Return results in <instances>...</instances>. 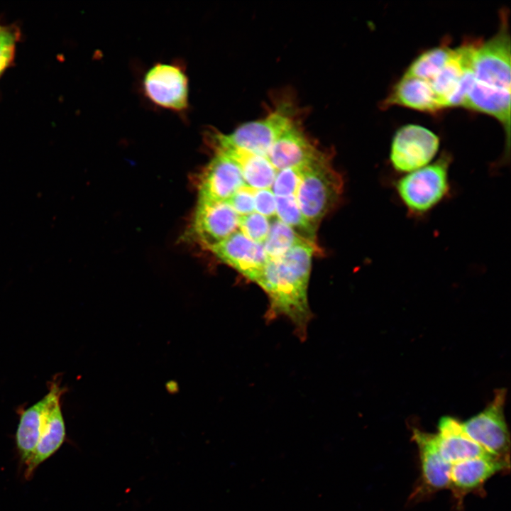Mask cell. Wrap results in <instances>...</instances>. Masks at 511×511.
Masks as SVG:
<instances>
[{"label": "cell", "instance_id": "obj_25", "mask_svg": "<svg viewBox=\"0 0 511 511\" xmlns=\"http://www.w3.org/2000/svg\"><path fill=\"white\" fill-rule=\"evenodd\" d=\"M256 189L247 185L241 187L226 202L239 216L255 211L254 194Z\"/></svg>", "mask_w": 511, "mask_h": 511}, {"label": "cell", "instance_id": "obj_13", "mask_svg": "<svg viewBox=\"0 0 511 511\" xmlns=\"http://www.w3.org/2000/svg\"><path fill=\"white\" fill-rule=\"evenodd\" d=\"M412 438L419 456L421 490L431 493L449 488L451 464L441 455L434 434L414 428Z\"/></svg>", "mask_w": 511, "mask_h": 511}, {"label": "cell", "instance_id": "obj_27", "mask_svg": "<svg viewBox=\"0 0 511 511\" xmlns=\"http://www.w3.org/2000/svg\"><path fill=\"white\" fill-rule=\"evenodd\" d=\"M3 27H4V25L0 24V31H1V30L3 28Z\"/></svg>", "mask_w": 511, "mask_h": 511}, {"label": "cell", "instance_id": "obj_19", "mask_svg": "<svg viewBox=\"0 0 511 511\" xmlns=\"http://www.w3.org/2000/svg\"><path fill=\"white\" fill-rule=\"evenodd\" d=\"M453 51L443 44L427 50L411 62L404 75L430 82L446 65Z\"/></svg>", "mask_w": 511, "mask_h": 511}, {"label": "cell", "instance_id": "obj_20", "mask_svg": "<svg viewBox=\"0 0 511 511\" xmlns=\"http://www.w3.org/2000/svg\"><path fill=\"white\" fill-rule=\"evenodd\" d=\"M304 241L309 240L300 236L290 226L277 218L270 222L269 231L263 246L268 258L274 259L282 256Z\"/></svg>", "mask_w": 511, "mask_h": 511}, {"label": "cell", "instance_id": "obj_17", "mask_svg": "<svg viewBox=\"0 0 511 511\" xmlns=\"http://www.w3.org/2000/svg\"><path fill=\"white\" fill-rule=\"evenodd\" d=\"M394 105L427 113H436L444 109L428 81L405 75L381 103L382 108Z\"/></svg>", "mask_w": 511, "mask_h": 511}, {"label": "cell", "instance_id": "obj_9", "mask_svg": "<svg viewBox=\"0 0 511 511\" xmlns=\"http://www.w3.org/2000/svg\"><path fill=\"white\" fill-rule=\"evenodd\" d=\"M239 219L238 214L226 202L198 201L192 233L209 248L238 231Z\"/></svg>", "mask_w": 511, "mask_h": 511}, {"label": "cell", "instance_id": "obj_4", "mask_svg": "<svg viewBox=\"0 0 511 511\" xmlns=\"http://www.w3.org/2000/svg\"><path fill=\"white\" fill-rule=\"evenodd\" d=\"M507 11H502L498 32L488 40H478L471 71L474 80L489 88L510 92V35Z\"/></svg>", "mask_w": 511, "mask_h": 511}, {"label": "cell", "instance_id": "obj_26", "mask_svg": "<svg viewBox=\"0 0 511 511\" xmlns=\"http://www.w3.org/2000/svg\"><path fill=\"white\" fill-rule=\"evenodd\" d=\"M254 207L255 211L267 218L276 215L275 196L270 189H256Z\"/></svg>", "mask_w": 511, "mask_h": 511}, {"label": "cell", "instance_id": "obj_15", "mask_svg": "<svg viewBox=\"0 0 511 511\" xmlns=\"http://www.w3.org/2000/svg\"><path fill=\"white\" fill-rule=\"evenodd\" d=\"M61 397L54 400L44 413L38 444L30 459L24 464V477L28 480L43 462L60 448L65 441L66 429L61 409Z\"/></svg>", "mask_w": 511, "mask_h": 511}, {"label": "cell", "instance_id": "obj_5", "mask_svg": "<svg viewBox=\"0 0 511 511\" xmlns=\"http://www.w3.org/2000/svg\"><path fill=\"white\" fill-rule=\"evenodd\" d=\"M440 145L436 134L427 128L407 124L394 134L390 145L389 160L392 169L405 175L430 163Z\"/></svg>", "mask_w": 511, "mask_h": 511}, {"label": "cell", "instance_id": "obj_8", "mask_svg": "<svg viewBox=\"0 0 511 511\" xmlns=\"http://www.w3.org/2000/svg\"><path fill=\"white\" fill-rule=\"evenodd\" d=\"M208 249L254 282L260 278L268 260L263 243L251 240L240 231Z\"/></svg>", "mask_w": 511, "mask_h": 511}, {"label": "cell", "instance_id": "obj_3", "mask_svg": "<svg viewBox=\"0 0 511 511\" xmlns=\"http://www.w3.org/2000/svg\"><path fill=\"white\" fill-rule=\"evenodd\" d=\"M342 191V177L324 153L304 167L295 197L302 215L317 229Z\"/></svg>", "mask_w": 511, "mask_h": 511}, {"label": "cell", "instance_id": "obj_11", "mask_svg": "<svg viewBox=\"0 0 511 511\" xmlns=\"http://www.w3.org/2000/svg\"><path fill=\"white\" fill-rule=\"evenodd\" d=\"M65 388L55 377L50 383L48 392L39 401L21 410L16 432V444L21 461L25 464L31 457L38 444L44 413L48 405L62 397Z\"/></svg>", "mask_w": 511, "mask_h": 511}, {"label": "cell", "instance_id": "obj_22", "mask_svg": "<svg viewBox=\"0 0 511 511\" xmlns=\"http://www.w3.org/2000/svg\"><path fill=\"white\" fill-rule=\"evenodd\" d=\"M20 36V30L15 25H4L0 31V77L13 62Z\"/></svg>", "mask_w": 511, "mask_h": 511}, {"label": "cell", "instance_id": "obj_10", "mask_svg": "<svg viewBox=\"0 0 511 511\" xmlns=\"http://www.w3.org/2000/svg\"><path fill=\"white\" fill-rule=\"evenodd\" d=\"M244 185L237 163L226 154L214 150L200 178L198 201L226 202Z\"/></svg>", "mask_w": 511, "mask_h": 511}, {"label": "cell", "instance_id": "obj_7", "mask_svg": "<svg viewBox=\"0 0 511 511\" xmlns=\"http://www.w3.org/2000/svg\"><path fill=\"white\" fill-rule=\"evenodd\" d=\"M143 87L146 97L158 106L181 111L188 106V79L177 64H155L145 73Z\"/></svg>", "mask_w": 511, "mask_h": 511}, {"label": "cell", "instance_id": "obj_2", "mask_svg": "<svg viewBox=\"0 0 511 511\" xmlns=\"http://www.w3.org/2000/svg\"><path fill=\"white\" fill-rule=\"evenodd\" d=\"M452 159L444 152L433 163L392 180L395 196L410 217L424 218L450 197Z\"/></svg>", "mask_w": 511, "mask_h": 511}, {"label": "cell", "instance_id": "obj_16", "mask_svg": "<svg viewBox=\"0 0 511 511\" xmlns=\"http://www.w3.org/2000/svg\"><path fill=\"white\" fill-rule=\"evenodd\" d=\"M214 150L221 151L232 158L241 169L246 185L255 189H270L277 170L266 155L258 154L244 148L222 143L209 133Z\"/></svg>", "mask_w": 511, "mask_h": 511}, {"label": "cell", "instance_id": "obj_18", "mask_svg": "<svg viewBox=\"0 0 511 511\" xmlns=\"http://www.w3.org/2000/svg\"><path fill=\"white\" fill-rule=\"evenodd\" d=\"M461 106L486 114L498 120L505 131L506 143L509 148L510 92L487 87L476 82L473 78Z\"/></svg>", "mask_w": 511, "mask_h": 511}, {"label": "cell", "instance_id": "obj_12", "mask_svg": "<svg viewBox=\"0 0 511 511\" xmlns=\"http://www.w3.org/2000/svg\"><path fill=\"white\" fill-rule=\"evenodd\" d=\"M437 428V433L434 434L437 448L451 465L471 458L498 457L469 437L463 430L461 422L454 417H442Z\"/></svg>", "mask_w": 511, "mask_h": 511}, {"label": "cell", "instance_id": "obj_23", "mask_svg": "<svg viewBox=\"0 0 511 511\" xmlns=\"http://www.w3.org/2000/svg\"><path fill=\"white\" fill-rule=\"evenodd\" d=\"M305 166L278 170L270 188L274 195L275 197L295 196L302 170Z\"/></svg>", "mask_w": 511, "mask_h": 511}, {"label": "cell", "instance_id": "obj_6", "mask_svg": "<svg viewBox=\"0 0 511 511\" xmlns=\"http://www.w3.org/2000/svg\"><path fill=\"white\" fill-rule=\"evenodd\" d=\"M506 390L498 389L487 407L461 422L463 430L473 441L501 458L510 461V435L504 414Z\"/></svg>", "mask_w": 511, "mask_h": 511}, {"label": "cell", "instance_id": "obj_14", "mask_svg": "<svg viewBox=\"0 0 511 511\" xmlns=\"http://www.w3.org/2000/svg\"><path fill=\"white\" fill-rule=\"evenodd\" d=\"M510 467V461L499 457H480L451 465V488L460 497L480 488L490 478Z\"/></svg>", "mask_w": 511, "mask_h": 511}, {"label": "cell", "instance_id": "obj_1", "mask_svg": "<svg viewBox=\"0 0 511 511\" xmlns=\"http://www.w3.org/2000/svg\"><path fill=\"white\" fill-rule=\"evenodd\" d=\"M314 243L304 241L282 256L268 259L264 271L256 282L269 300L265 319L288 318L300 339L306 338L312 317L307 299L312 258Z\"/></svg>", "mask_w": 511, "mask_h": 511}, {"label": "cell", "instance_id": "obj_21", "mask_svg": "<svg viewBox=\"0 0 511 511\" xmlns=\"http://www.w3.org/2000/svg\"><path fill=\"white\" fill-rule=\"evenodd\" d=\"M275 203L278 219L302 238L314 242L316 229L302 215L295 196L275 197Z\"/></svg>", "mask_w": 511, "mask_h": 511}, {"label": "cell", "instance_id": "obj_24", "mask_svg": "<svg viewBox=\"0 0 511 511\" xmlns=\"http://www.w3.org/2000/svg\"><path fill=\"white\" fill-rule=\"evenodd\" d=\"M239 231L251 240L263 243L270 229V221L265 216L253 211L240 216Z\"/></svg>", "mask_w": 511, "mask_h": 511}]
</instances>
